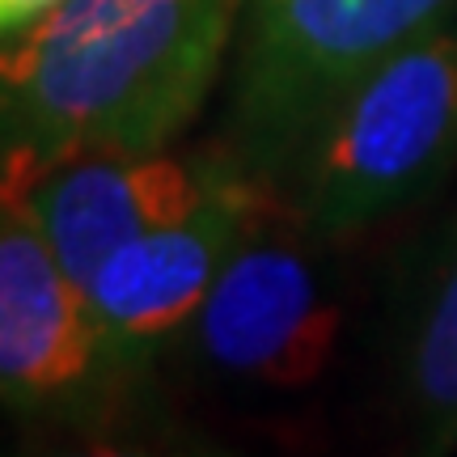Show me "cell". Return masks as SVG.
<instances>
[{
  "label": "cell",
  "instance_id": "6da1fadb",
  "mask_svg": "<svg viewBox=\"0 0 457 457\" xmlns=\"http://www.w3.org/2000/svg\"><path fill=\"white\" fill-rule=\"evenodd\" d=\"M245 0H60L0 38V174L157 153L191 128Z\"/></svg>",
  "mask_w": 457,
  "mask_h": 457
},
{
  "label": "cell",
  "instance_id": "7a4b0ae2",
  "mask_svg": "<svg viewBox=\"0 0 457 457\" xmlns=\"http://www.w3.org/2000/svg\"><path fill=\"white\" fill-rule=\"evenodd\" d=\"M457 165V34L436 26L364 72L293 153L276 191L322 237H352Z\"/></svg>",
  "mask_w": 457,
  "mask_h": 457
},
{
  "label": "cell",
  "instance_id": "3957f363",
  "mask_svg": "<svg viewBox=\"0 0 457 457\" xmlns=\"http://www.w3.org/2000/svg\"><path fill=\"white\" fill-rule=\"evenodd\" d=\"M457 0H245L228 85V153L276 187L310 128Z\"/></svg>",
  "mask_w": 457,
  "mask_h": 457
},
{
  "label": "cell",
  "instance_id": "277c9868",
  "mask_svg": "<svg viewBox=\"0 0 457 457\" xmlns=\"http://www.w3.org/2000/svg\"><path fill=\"white\" fill-rule=\"evenodd\" d=\"M318 242L267 187L187 330L212 373L262 390H305L327 373L343 305L322 271Z\"/></svg>",
  "mask_w": 457,
  "mask_h": 457
},
{
  "label": "cell",
  "instance_id": "5b68a950",
  "mask_svg": "<svg viewBox=\"0 0 457 457\" xmlns=\"http://www.w3.org/2000/svg\"><path fill=\"white\" fill-rule=\"evenodd\" d=\"M242 170L245 165L228 148L94 153L4 170L0 195L47 237L60 262L85 284L111 250L195 212Z\"/></svg>",
  "mask_w": 457,
  "mask_h": 457
},
{
  "label": "cell",
  "instance_id": "8992f818",
  "mask_svg": "<svg viewBox=\"0 0 457 457\" xmlns=\"http://www.w3.org/2000/svg\"><path fill=\"white\" fill-rule=\"evenodd\" d=\"M114 377L85 284L0 195V407L26 420H77Z\"/></svg>",
  "mask_w": 457,
  "mask_h": 457
},
{
  "label": "cell",
  "instance_id": "52a82bcc",
  "mask_svg": "<svg viewBox=\"0 0 457 457\" xmlns=\"http://www.w3.org/2000/svg\"><path fill=\"white\" fill-rule=\"evenodd\" d=\"M262 191L267 182L242 170L195 212L111 250L85 279L89 313L119 373L145 369L165 343L191 330Z\"/></svg>",
  "mask_w": 457,
  "mask_h": 457
},
{
  "label": "cell",
  "instance_id": "ba28073f",
  "mask_svg": "<svg viewBox=\"0 0 457 457\" xmlns=\"http://www.w3.org/2000/svg\"><path fill=\"white\" fill-rule=\"evenodd\" d=\"M398 373L428 445L449 449L457 441V220L432 245L415 279Z\"/></svg>",
  "mask_w": 457,
  "mask_h": 457
},
{
  "label": "cell",
  "instance_id": "9c48e42d",
  "mask_svg": "<svg viewBox=\"0 0 457 457\" xmlns=\"http://www.w3.org/2000/svg\"><path fill=\"white\" fill-rule=\"evenodd\" d=\"M55 4H60V0H0V38L21 30L26 21L43 17L47 9H55Z\"/></svg>",
  "mask_w": 457,
  "mask_h": 457
}]
</instances>
